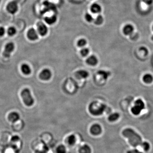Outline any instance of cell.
<instances>
[{
  "label": "cell",
  "instance_id": "8",
  "mask_svg": "<svg viewBox=\"0 0 153 153\" xmlns=\"http://www.w3.org/2000/svg\"><path fill=\"white\" fill-rule=\"evenodd\" d=\"M27 35L28 38L31 41H36L38 38V32L34 28H31L28 30Z\"/></svg>",
  "mask_w": 153,
  "mask_h": 153
},
{
  "label": "cell",
  "instance_id": "17",
  "mask_svg": "<svg viewBox=\"0 0 153 153\" xmlns=\"http://www.w3.org/2000/svg\"><path fill=\"white\" fill-rule=\"evenodd\" d=\"M143 80L145 83H147V84L152 83L153 81L152 75L149 74H147L143 76Z\"/></svg>",
  "mask_w": 153,
  "mask_h": 153
},
{
  "label": "cell",
  "instance_id": "9",
  "mask_svg": "<svg viewBox=\"0 0 153 153\" xmlns=\"http://www.w3.org/2000/svg\"><path fill=\"white\" fill-rule=\"evenodd\" d=\"M51 76V72L49 69H43L40 74V77L43 81H48L50 79Z\"/></svg>",
  "mask_w": 153,
  "mask_h": 153
},
{
  "label": "cell",
  "instance_id": "4",
  "mask_svg": "<svg viewBox=\"0 0 153 153\" xmlns=\"http://www.w3.org/2000/svg\"><path fill=\"white\" fill-rule=\"evenodd\" d=\"M145 108L144 101L141 99H138L134 103V106L131 109L132 113L136 115L139 114Z\"/></svg>",
  "mask_w": 153,
  "mask_h": 153
},
{
  "label": "cell",
  "instance_id": "22",
  "mask_svg": "<svg viewBox=\"0 0 153 153\" xmlns=\"http://www.w3.org/2000/svg\"><path fill=\"white\" fill-rule=\"evenodd\" d=\"M120 115L119 114L117 113H114L112 114L109 116L108 117V120L110 121H116L119 118Z\"/></svg>",
  "mask_w": 153,
  "mask_h": 153
},
{
  "label": "cell",
  "instance_id": "10",
  "mask_svg": "<svg viewBox=\"0 0 153 153\" xmlns=\"http://www.w3.org/2000/svg\"><path fill=\"white\" fill-rule=\"evenodd\" d=\"M134 31V27L131 24H127L125 26L123 29V33L126 35H130L132 34Z\"/></svg>",
  "mask_w": 153,
  "mask_h": 153
},
{
  "label": "cell",
  "instance_id": "2",
  "mask_svg": "<svg viewBox=\"0 0 153 153\" xmlns=\"http://www.w3.org/2000/svg\"><path fill=\"white\" fill-rule=\"evenodd\" d=\"M106 109V106L104 104L95 101L89 106V111L91 114L98 116L102 114Z\"/></svg>",
  "mask_w": 153,
  "mask_h": 153
},
{
  "label": "cell",
  "instance_id": "16",
  "mask_svg": "<svg viewBox=\"0 0 153 153\" xmlns=\"http://www.w3.org/2000/svg\"><path fill=\"white\" fill-rule=\"evenodd\" d=\"M21 69L22 72L25 75H29L31 73V69L30 66L26 64L22 65Z\"/></svg>",
  "mask_w": 153,
  "mask_h": 153
},
{
  "label": "cell",
  "instance_id": "32",
  "mask_svg": "<svg viewBox=\"0 0 153 153\" xmlns=\"http://www.w3.org/2000/svg\"><path fill=\"white\" fill-rule=\"evenodd\" d=\"M152 41H153V35H152Z\"/></svg>",
  "mask_w": 153,
  "mask_h": 153
},
{
  "label": "cell",
  "instance_id": "30",
  "mask_svg": "<svg viewBox=\"0 0 153 153\" xmlns=\"http://www.w3.org/2000/svg\"><path fill=\"white\" fill-rule=\"evenodd\" d=\"M5 32H6V30H5V28L2 26L0 27V37L4 36Z\"/></svg>",
  "mask_w": 153,
  "mask_h": 153
},
{
  "label": "cell",
  "instance_id": "34",
  "mask_svg": "<svg viewBox=\"0 0 153 153\" xmlns=\"http://www.w3.org/2000/svg\"><path fill=\"white\" fill-rule=\"evenodd\" d=\"M152 30H153V26H152Z\"/></svg>",
  "mask_w": 153,
  "mask_h": 153
},
{
  "label": "cell",
  "instance_id": "14",
  "mask_svg": "<svg viewBox=\"0 0 153 153\" xmlns=\"http://www.w3.org/2000/svg\"><path fill=\"white\" fill-rule=\"evenodd\" d=\"M91 11V12L94 13H99L101 12V7L99 4L97 3H95L91 5L90 8Z\"/></svg>",
  "mask_w": 153,
  "mask_h": 153
},
{
  "label": "cell",
  "instance_id": "11",
  "mask_svg": "<svg viewBox=\"0 0 153 153\" xmlns=\"http://www.w3.org/2000/svg\"><path fill=\"white\" fill-rule=\"evenodd\" d=\"M75 76L78 79H85L89 76V73L85 70H79L76 72Z\"/></svg>",
  "mask_w": 153,
  "mask_h": 153
},
{
  "label": "cell",
  "instance_id": "1",
  "mask_svg": "<svg viewBox=\"0 0 153 153\" xmlns=\"http://www.w3.org/2000/svg\"><path fill=\"white\" fill-rule=\"evenodd\" d=\"M123 134L128 138L129 143L132 146L137 147L142 144L141 136L132 129H125L123 131Z\"/></svg>",
  "mask_w": 153,
  "mask_h": 153
},
{
  "label": "cell",
  "instance_id": "24",
  "mask_svg": "<svg viewBox=\"0 0 153 153\" xmlns=\"http://www.w3.org/2000/svg\"><path fill=\"white\" fill-rule=\"evenodd\" d=\"M87 42L85 39H81L77 41V45L79 47H83L86 45Z\"/></svg>",
  "mask_w": 153,
  "mask_h": 153
},
{
  "label": "cell",
  "instance_id": "33",
  "mask_svg": "<svg viewBox=\"0 0 153 153\" xmlns=\"http://www.w3.org/2000/svg\"><path fill=\"white\" fill-rule=\"evenodd\" d=\"M1 0H0V4H1Z\"/></svg>",
  "mask_w": 153,
  "mask_h": 153
},
{
  "label": "cell",
  "instance_id": "28",
  "mask_svg": "<svg viewBox=\"0 0 153 153\" xmlns=\"http://www.w3.org/2000/svg\"><path fill=\"white\" fill-rule=\"evenodd\" d=\"M141 145L145 151H148L149 150L150 148V145L147 142H143Z\"/></svg>",
  "mask_w": 153,
  "mask_h": 153
},
{
  "label": "cell",
  "instance_id": "21",
  "mask_svg": "<svg viewBox=\"0 0 153 153\" xmlns=\"http://www.w3.org/2000/svg\"><path fill=\"white\" fill-rule=\"evenodd\" d=\"M17 32L16 29V28L13 27V26H11L7 30V33L8 35L10 36H13L16 34Z\"/></svg>",
  "mask_w": 153,
  "mask_h": 153
},
{
  "label": "cell",
  "instance_id": "6",
  "mask_svg": "<svg viewBox=\"0 0 153 153\" xmlns=\"http://www.w3.org/2000/svg\"><path fill=\"white\" fill-rule=\"evenodd\" d=\"M15 49V45L12 42H10L7 44L5 47L3 56L4 57L9 58L10 57L11 54Z\"/></svg>",
  "mask_w": 153,
  "mask_h": 153
},
{
  "label": "cell",
  "instance_id": "13",
  "mask_svg": "<svg viewBox=\"0 0 153 153\" xmlns=\"http://www.w3.org/2000/svg\"><path fill=\"white\" fill-rule=\"evenodd\" d=\"M20 116L18 113L14 112L11 113L9 116V119L11 122L16 123L19 120Z\"/></svg>",
  "mask_w": 153,
  "mask_h": 153
},
{
  "label": "cell",
  "instance_id": "31",
  "mask_svg": "<svg viewBox=\"0 0 153 153\" xmlns=\"http://www.w3.org/2000/svg\"><path fill=\"white\" fill-rule=\"evenodd\" d=\"M127 153H143L142 152L138 151L137 149H134V150H130L128 151Z\"/></svg>",
  "mask_w": 153,
  "mask_h": 153
},
{
  "label": "cell",
  "instance_id": "20",
  "mask_svg": "<svg viewBox=\"0 0 153 153\" xmlns=\"http://www.w3.org/2000/svg\"><path fill=\"white\" fill-rule=\"evenodd\" d=\"M103 22H104V18L101 15H98L94 20L95 24L97 25H100L102 24Z\"/></svg>",
  "mask_w": 153,
  "mask_h": 153
},
{
  "label": "cell",
  "instance_id": "15",
  "mask_svg": "<svg viewBox=\"0 0 153 153\" xmlns=\"http://www.w3.org/2000/svg\"><path fill=\"white\" fill-rule=\"evenodd\" d=\"M101 131L100 126L97 124L94 125L91 128V132L92 134L95 135L99 134L101 132Z\"/></svg>",
  "mask_w": 153,
  "mask_h": 153
},
{
  "label": "cell",
  "instance_id": "29",
  "mask_svg": "<svg viewBox=\"0 0 153 153\" xmlns=\"http://www.w3.org/2000/svg\"><path fill=\"white\" fill-rule=\"evenodd\" d=\"M65 148L64 146H60L58 148V153H65Z\"/></svg>",
  "mask_w": 153,
  "mask_h": 153
},
{
  "label": "cell",
  "instance_id": "5",
  "mask_svg": "<svg viewBox=\"0 0 153 153\" xmlns=\"http://www.w3.org/2000/svg\"><path fill=\"white\" fill-rule=\"evenodd\" d=\"M19 9L18 3L16 1L13 0L8 3L6 6V9L9 14L14 15L18 12Z\"/></svg>",
  "mask_w": 153,
  "mask_h": 153
},
{
  "label": "cell",
  "instance_id": "19",
  "mask_svg": "<svg viewBox=\"0 0 153 153\" xmlns=\"http://www.w3.org/2000/svg\"><path fill=\"white\" fill-rule=\"evenodd\" d=\"M98 74L99 75H100L102 78L106 80L108 77L110 76V73L108 71H104V70H100L98 72Z\"/></svg>",
  "mask_w": 153,
  "mask_h": 153
},
{
  "label": "cell",
  "instance_id": "12",
  "mask_svg": "<svg viewBox=\"0 0 153 153\" xmlns=\"http://www.w3.org/2000/svg\"><path fill=\"white\" fill-rule=\"evenodd\" d=\"M86 63L89 65L92 66H95L98 63L97 59L95 56H90L86 60Z\"/></svg>",
  "mask_w": 153,
  "mask_h": 153
},
{
  "label": "cell",
  "instance_id": "25",
  "mask_svg": "<svg viewBox=\"0 0 153 153\" xmlns=\"http://www.w3.org/2000/svg\"><path fill=\"white\" fill-rule=\"evenodd\" d=\"M85 18L87 22H91L94 20L93 17L89 13H87L85 14Z\"/></svg>",
  "mask_w": 153,
  "mask_h": 153
},
{
  "label": "cell",
  "instance_id": "3",
  "mask_svg": "<svg viewBox=\"0 0 153 153\" xmlns=\"http://www.w3.org/2000/svg\"><path fill=\"white\" fill-rule=\"evenodd\" d=\"M21 96L24 103L28 106H31L34 103V100L29 89H24L21 93Z\"/></svg>",
  "mask_w": 153,
  "mask_h": 153
},
{
  "label": "cell",
  "instance_id": "18",
  "mask_svg": "<svg viewBox=\"0 0 153 153\" xmlns=\"http://www.w3.org/2000/svg\"><path fill=\"white\" fill-rule=\"evenodd\" d=\"M57 20L56 16H52L50 17H47L45 18V21L49 25H52L56 23Z\"/></svg>",
  "mask_w": 153,
  "mask_h": 153
},
{
  "label": "cell",
  "instance_id": "23",
  "mask_svg": "<svg viewBox=\"0 0 153 153\" xmlns=\"http://www.w3.org/2000/svg\"><path fill=\"white\" fill-rule=\"evenodd\" d=\"M80 153H90L91 149L89 146L86 145L83 146L80 149Z\"/></svg>",
  "mask_w": 153,
  "mask_h": 153
},
{
  "label": "cell",
  "instance_id": "7",
  "mask_svg": "<svg viewBox=\"0 0 153 153\" xmlns=\"http://www.w3.org/2000/svg\"><path fill=\"white\" fill-rule=\"evenodd\" d=\"M37 29L38 33L42 36H44L48 32V28L47 26L43 23L40 22L37 24Z\"/></svg>",
  "mask_w": 153,
  "mask_h": 153
},
{
  "label": "cell",
  "instance_id": "26",
  "mask_svg": "<svg viewBox=\"0 0 153 153\" xmlns=\"http://www.w3.org/2000/svg\"><path fill=\"white\" fill-rule=\"evenodd\" d=\"M68 142L70 145H72L74 144L75 142V137L74 135H71L68 137Z\"/></svg>",
  "mask_w": 153,
  "mask_h": 153
},
{
  "label": "cell",
  "instance_id": "27",
  "mask_svg": "<svg viewBox=\"0 0 153 153\" xmlns=\"http://www.w3.org/2000/svg\"><path fill=\"white\" fill-rule=\"evenodd\" d=\"M89 50L88 48H84L82 49L81 50V54L83 56H88V54H89Z\"/></svg>",
  "mask_w": 153,
  "mask_h": 153
}]
</instances>
